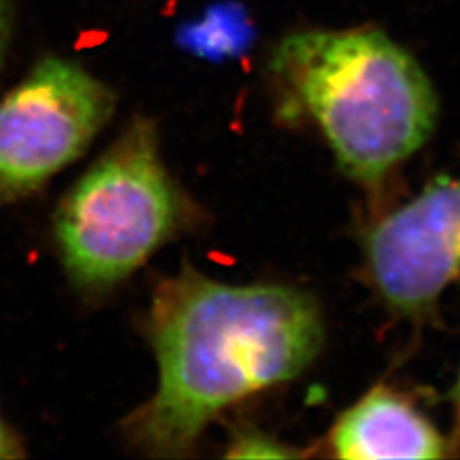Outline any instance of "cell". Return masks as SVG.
<instances>
[{"mask_svg":"<svg viewBox=\"0 0 460 460\" xmlns=\"http://www.w3.org/2000/svg\"><path fill=\"white\" fill-rule=\"evenodd\" d=\"M84 66L47 57L0 101V199L31 195L79 159L115 111Z\"/></svg>","mask_w":460,"mask_h":460,"instance_id":"277c9868","label":"cell"},{"mask_svg":"<svg viewBox=\"0 0 460 460\" xmlns=\"http://www.w3.org/2000/svg\"><path fill=\"white\" fill-rule=\"evenodd\" d=\"M340 459H442L450 444L423 412L385 385L346 410L329 435Z\"/></svg>","mask_w":460,"mask_h":460,"instance_id":"8992f818","label":"cell"},{"mask_svg":"<svg viewBox=\"0 0 460 460\" xmlns=\"http://www.w3.org/2000/svg\"><path fill=\"white\" fill-rule=\"evenodd\" d=\"M452 401H454L456 410H457V414H459L460 423V370L459 376H457V380H456V385H454V391H452Z\"/></svg>","mask_w":460,"mask_h":460,"instance_id":"8fae6325","label":"cell"},{"mask_svg":"<svg viewBox=\"0 0 460 460\" xmlns=\"http://www.w3.org/2000/svg\"><path fill=\"white\" fill-rule=\"evenodd\" d=\"M22 456L16 435L0 420V459H16Z\"/></svg>","mask_w":460,"mask_h":460,"instance_id":"9c48e42d","label":"cell"},{"mask_svg":"<svg viewBox=\"0 0 460 460\" xmlns=\"http://www.w3.org/2000/svg\"><path fill=\"white\" fill-rule=\"evenodd\" d=\"M252 36V26L243 7L217 4L197 21L181 26L176 41L182 49L199 58L222 62L244 53L254 40Z\"/></svg>","mask_w":460,"mask_h":460,"instance_id":"52a82bcc","label":"cell"},{"mask_svg":"<svg viewBox=\"0 0 460 460\" xmlns=\"http://www.w3.org/2000/svg\"><path fill=\"white\" fill-rule=\"evenodd\" d=\"M363 270L391 313L421 321L460 277V176H438L380 217L362 239Z\"/></svg>","mask_w":460,"mask_h":460,"instance_id":"5b68a950","label":"cell"},{"mask_svg":"<svg viewBox=\"0 0 460 460\" xmlns=\"http://www.w3.org/2000/svg\"><path fill=\"white\" fill-rule=\"evenodd\" d=\"M148 340L159 385L125 421L152 457H186L220 412L304 374L324 345L313 296L288 285H229L182 268L155 288Z\"/></svg>","mask_w":460,"mask_h":460,"instance_id":"6da1fadb","label":"cell"},{"mask_svg":"<svg viewBox=\"0 0 460 460\" xmlns=\"http://www.w3.org/2000/svg\"><path fill=\"white\" fill-rule=\"evenodd\" d=\"M7 21H9L7 0H0V55L4 51L5 38H7Z\"/></svg>","mask_w":460,"mask_h":460,"instance_id":"30bf717a","label":"cell"},{"mask_svg":"<svg viewBox=\"0 0 460 460\" xmlns=\"http://www.w3.org/2000/svg\"><path fill=\"white\" fill-rule=\"evenodd\" d=\"M199 217L165 167L155 123L138 116L62 199L55 237L68 277L87 290H104Z\"/></svg>","mask_w":460,"mask_h":460,"instance_id":"3957f363","label":"cell"},{"mask_svg":"<svg viewBox=\"0 0 460 460\" xmlns=\"http://www.w3.org/2000/svg\"><path fill=\"white\" fill-rule=\"evenodd\" d=\"M229 457H292L296 452H290L285 445L266 437L258 431H241L234 442H230Z\"/></svg>","mask_w":460,"mask_h":460,"instance_id":"ba28073f","label":"cell"},{"mask_svg":"<svg viewBox=\"0 0 460 460\" xmlns=\"http://www.w3.org/2000/svg\"><path fill=\"white\" fill-rule=\"evenodd\" d=\"M268 70L281 116L313 123L363 186H378L435 130L438 101L427 74L380 30L288 34Z\"/></svg>","mask_w":460,"mask_h":460,"instance_id":"7a4b0ae2","label":"cell"}]
</instances>
